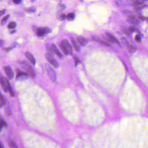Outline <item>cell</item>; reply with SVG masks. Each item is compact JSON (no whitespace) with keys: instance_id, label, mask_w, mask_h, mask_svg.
<instances>
[{"instance_id":"30","label":"cell","mask_w":148,"mask_h":148,"mask_svg":"<svg viewBox=\"0 0 148 148\" xmlns=\"http://www.w3.org/2000/svg\"><path fill=\"white\" fill-rule=\"evenodd\" d=\"M59 46H60V48L62 50V51H63V52L64 53V54L65 55H69L68 54V52L66 51V49H65V47H64V46H63V45L62 44V43H60V44L59 45Z\"/></svg>"},{"instance_id":"25","label":"cell","mask_w":148,"mask_h":148,"mask_svg":"<svg viewBox=\"0 0 148 148\" xmlns=\"http://www.w3.org/2000/svg\"><path fill=\"white\" fill-rule=\"evenodd\" d=\"M0 103L2 104V105H5L6 104V101L4 97L3 96L2 94L0 92Z\"/></svg>"},{"instance_id":"27","label":"cell","mask_w":148,"mask_h":148,"mask_svg":"<svg viewBox=\"0 0 148 148\" xmlns=\"http://www.w3.org/2000/svg\"><path fill=\"white\" fill-rule=\"evenodd\" d=\"M123 14H124L127 16L128 17L130 16V15H133V13L132 11H130V10H124L123 11Z\"/></svg>"},{"instance_id":"33","label":"cell","mask_w":148,"mask_h":148,"mask_svg":"<svg viewBox=\"0 0 148 148\" xmlns=\"http://www.w3.org/2000/svg\"><path fill=\"white\" fill-rule=\"evenodd\" d=\"M122 42H123V43H124V44L127 45V46H128L129 45L128 41L125 38H124V37H123V38H122Z\"/></svg>"},{"instance_id":"44","label":"cell","mask_w":148,"mask_h":148,"mask_svg":"<svg viewBox=\"0 0 148 148\" xmlns=\"http://www.w3.org/2000/svg\"><path fill=\"white\" fill-rule=\"evenodd\" d=\"M30 1H31V2H34L35 1V0H30Z\"/></svg>"},{"instance_id":"31","label":"cell","mask_w":148,"mask_h":148,"mask_svg":"<svg viewBox=\"0 0 148 148\" xmlns=\"http://www.w3.org/2000/svg\"><path fill=\"white\" fill-rule=\"evenodd\" d=\"M135 40L137 42H140L142 40L140 35L139 34L136 35L135 37Z\"/></svg>"},{"instance_id":"8","label":"cell","mask_w":148,"mask_h":148,"mask_svg":"<svg viewBox=\"0 0 148 148\" xmlns=\"http://www.w3.org/2000/svg\"><path fill=\"white\" fill-rule=\"evenodd\" d=\"M106 35L107 37L106 38V39L108 40L109 41L120 45V42L113 35L111 34V33L109 32H106Z\"/></svg>"},{"instance_id":"40","label":"cell","mask_w":148,"mask_h":148,"mask_svg":"<svg viewBox=\"0 0 148 148\" xmlns=\"http://www.w3.org/2000/svg\"><path fill=\"white\" fill-rule=\"evenodd\" d=\"M16 32V31L15 30H12L11 32H10V33L11 34H14V33Z\"/></svg>"},{"instance_id":"39","label":"cell","mask_w":148,"mask_h":148,"mask_svg":"<svg viewBox=\"0 0 148 148\" xmlns=\"http://www.w3.org/2000/svg\"><path fill=\"white\" fill-rule=\"evenodd\" d=\"M13 49L12 47H9V48H5V50L6 52H9L10 50V49Z\"/></svg>"},{"instance_id":"36","label":"cell","mask_w":148,"mask_h":148,"mask_svg":"<svg viewBox=\"0 0 148 148\" xmlns=\"http://www.w3.org/2000/svg\"><path fill=\"white\" fill-rule=\"evenodd\" d=\"M6 12V10H0V17L2 16L3 15H4Z\"/></svg>"},{"instance_id":"20","label":"cell","mask_w":148,"mask_h":148,"mask_svg":"<svg viewBox=\"0 0 148 148\" xmlns=\"http://www.w3.org/2000/svg\"><path fill=\"white\" fill-rule=\"evenodd\" d=\"M45 47H46V50H47V52H48V53H49V54L51 55L52 56L53 52V51L52 50L51 46H50V45L49 44H46V46Z\"/></svg>"},{"instance_id":"9","label":"cell","mask_w":148,"mask_h":148,"mask_svg":"<svg viewBox=\"0 0 148 148\" xmlns=\"http://www.w3.org/2000/svg\"><path fill=\"white\" fill-rule=\"evenodd\" d=\"M28 76L29 75L27 74V73L19 71L17 75V79L18 80H24L27 79Z\"/></svg>"},{"instance_id":"34","label":"cell","mask_w":148,"mask_h":148,"mask_svg":"<svg viewBox=\"0 0 148 148\" xmlns=\"http://www.w3.org/2000/svg\"><path fill=\"white\" fill-rule=\"evenodd\" d=\"M138 18L140 20H148V17H144L142 15H139L138 16Z\"/></svg>"},{"instance_id":"3","label":"cell","mask_w":148,"mask_h":148,"mask_svg":"<svg viewBox=\"0 0 148 148\" xmlns=\"http://www.w3.org/2000/svg\"><path fill=\"white\" fill-rule=\"evenodd\" d=\"M22 64L24 65V66L27 71V73L29 75V76L31 77L32 78H35L36 76V73L34 70L26 62H23Z\"/></svg>"},{"instance_id":"1","label":"cell","mask_w":148,"mask_h":148,"mask_svg":"<svg viewBox=\"0 0 148 148\" xmlns=\"http://www.w3.org/2000/svg\"><path fill=\"white\" fill-rule=\"evenodd\" d=\"M45 68L47 71V74L49 78L51 79L52 81L55 82L56 80V75L54 70L49 65L46 64Z\"/></svg>"},{"instance_id":"19","label":"cell","mask_w":148,"mask_h":148,"mask_svg":"<svg viewBox=\"0 0 148 148\" xmlns=\"http://www.w3.org/2000/svg\"><path fill=\"white\" fill-rule=\"evenodd\" d=\"M128 48L129 52L131 53H134L136 52L137 50L136 48L132 45H129L128 46Z\"/></svg>"},{"instance_id":"10","label":"cell","mask_w":148,"mask_h":148,"mask_svg":"<svg viewBox=\"0 0 148 148\" xmlns=\"http://www.w3.org/2000/svg\"><path fill=\"white\" fill-rule=\"evenodd\" d=\"M51 47H52V50L53 52H54L57 55L59 58L60 59L63 58L62 55L61 53V52L59 51V50L58 49V48L55 45L53 44H52Z\"/></svg>"},{"instance_id":"4","label":"cell","mask_w":148,"mask_h":148,"mask_svg":"<svg viewBox=\"0 0 148 148\" xmlns=\"http://www.w3.org/2000/svg\"><path fill=\"white\" fill-rule=\"evenodd\" d=\"M45 57L47 59L48 61L49 62V63L52 65H53L56 68H57L59 67V65L58 62L53 57L52 55L49 54L48 53H46L45 54Z\"/></svg>"},{"instance_id":"41","label":"cell","mask_w":148,"mask_h":148,"mask_svg":"<svg viewBox=\"0 0 148 148\" xmlns=\"http://www.w3.org/2000/svg\"><path fill=\"white\" fill-rule=\"evenodd\" d=\"M0 148H4V147L3 146L2 144L0 142Z\"/></svg>"},{"instance_id":"17","label":"cell","mask_w":148,"mask_h":148,"mask_svg":"<svg viewBox=\"0 0 148 148\" xmlns=\"http://www.w3.org/2000/svg\"><path fill=\"white\" fill-rule=\"evenodd\" d=\"M146 7V5H143V4H137L136 5H134V9L137 11H139L140 10L143 9V8Z\"/></svg>"},{"instance_id":"13","label":"cell","mask_w":148,"mask_h":148,"mask_svg":"<svg viewBox=\"0 0 148 148\" xmlns=\"http://www.w3.org/2000/svg\"><path fill=\"white\" fill-rule=\"evenodd\" d=\"M0 84L4 91L5 92H7L8 91V88L5 82V79L1 76H0Z\"/></svg>"},{"instance_id":"14","label":"cell","mask_w":148,"mask_h":148,"mask_svg":"<svg viewBox=\"0 0 148 148\" xmlns=\"http://www.w3.org/2000/svg\"><path fill=\"white\" fill-rule=\"evenodd\" d=\"M77 41L82 46H86L88 43L87 40L84 37H78Z\"/></svg>"},{"instance_id":"32","label":"cell","mask_w":148,"mask_h":148,"mask_svg":"<svg viewBox=\"0 0 148 148\" xmlns=\"http://www.w3.org/2000/svg\"><path fill=\"white\" fill-rule=\"evenodd\" d=\"M74 59L75 60V66H77L80 63V60L78 58V57H77L76 56H74Z\"/></svg>"},{"instance_id":"38","label":"cell","mask_w":148,"mask_h":148,"mask_svg":"<svg viewBox=\"0 0 148 148\" xmlns=\"http://www.w3.org/2000/svg\"><path fill=\"white\" fill-rule=\"evenodd\" d=\"M4 45V42L2 40H0V47H2Z\"/></svg>"},{"instance_id":"43","label":"cell","mask_w":148,"mask_h":148,"mask_svg":"<svg viewBox=\"0 0 148 148\" xmlns=\"http://www.w3.org/2000/svg\"><path fill=\"white\" fill-rule=\"evenodd\" d=\"M2 106V104H1V103H0V107H1Z\"/></svg>"},{"instance_id":"21","label":"cell","mask_w":148,"mask_h":148,"mask_svg":"<svg viewBox=\"0 0 148 148\" xmlns=\"http://www.w3.org/2000/svg\"><path fill=\"white\" fill-rule=\"evenodd\" d=\"M66 8L65 5L63 4H59L57 6V10L59 11H62V10H64Z\"/></svg>"},{"instance_id":"11","label":"cell","mask_w":148,"mask_h":148,"mask_svg":"<svg viewBox=\"0 0 148 148\" xmlns=\"http://www.w3.org/2000/svg\"><path fill=\"white\" fill-rule=\"evenodd\" d=\"M5 82H6V83L7 88H8V91L9 92V93H10V96L12 97H14L15 94H14V91L13 90L12 87H11V85L10 84V82L8 81V79H5Z\"/></svg>"},{"instance_id":"6","label":"cell","mask_w":148,"mask_h":148,"mask_svg":"<svg viewBox=\"0 0 148 148\" xmlns=\"http://www.w3.org/2000/svg\"><path fill=\"white\" fill-rule=\"evenodd\" d=\"M4 70H5V74H6L8 79H12L14 76V74L11 68L8 66H5L4 67Z\"/></svg>"},{"instance_id":"35","label":"cell","mask_w":148,"mask_h":148,"mask_svg":"<svg viewBox=\"0 0 148 148\" xmlns=\"http://www.w3.org/2000/svg\"><path fill=\"white\" fill-rule=\"evenodd\" d=\"M60 19L61 20H65L66 19V16L65 14H62L60 16Z\"/></svg>"},{"instance_id":"12","label":"cell","mask_w":148,"mask_h":148,"mask_svg":"<svg viewBox=\"0 0 148 148\" xmlns=\"http://www.w3.org/2000/svg\"><path fill=\"white\" fill-rule=\"evenodd\" d=\"M26 56L27 57V59H28L31 63L33 65H35L36 64V60L35 59L34 57L32 56V55L29 52H27L25 53Z\"/></svg>"},{"instance_id":"23","label":"cell","mask_w":148,"mask_h":148,"mask_svg":"<svg viewBox=\"0 0 148 148\" xmlns=\"http://www.w3.org/2000/svg\"><path fill=\"white\" fill-rule=\"evenodd\" d=\"M9 17H10V15H8L6 16L5 17L3 18L2 20H1V25L2 26L4 25L6 23V22H7V20H8V19H9Z\"/></svg>"},{"instance_id":"16","label":"cell","mask_w":148,"mask_h":148,"mask_svg":"<svg viewBox=\"0 0 148 148\" xmlns=\"http://www.w3.org/2000/svg\"><path fill=\"white\" fill-rule=\"evenodd\" d=\"M71 41H72V44L74 46L75 49L77 51H78V52L80 51V47L79 46V44H78V43L73 38H72L71 39Z\"/></svg>"},{"instance_id":"42","label":"cell","mask_w":148,"mask_h":148,"mask_svg":"<svg viewBox=\"0 0 148 148\" xmlns=\"http://www.w3.org/2000/svg\"><path fill=\"white\" fill-rule=\"evenodd\" d=\"M2 127L0 126V132L1 131V129H2Z\"/></svg>"},{"instance_id":"18","label":"cell","mask_w":148,"mask_h":148,"mask_svg":"<svg viewBox=\"0 0 148 148\" xmlns=\"http://www.w3.org/2000/svg\"><path fill=\"white\" fill-rule=\"evenodd\" d=\"M75 17V14L73 13H69L66 16V19L69 21H73L74 20Z\"/></svg>"},{"instance_id":"37","label":"cell","mask_w":148,"mask_h":148,"mask_svg":"<svg viewBox=\"0 0 148 148\" xmlns=\"http://www.w3.org/2000/svg\"><path fill=\"white\" fill-rule=\"evenodd\" d=\"M13 1L16 4H19L21 2V0H13Z\"/></svg>"},{"instance_id":"7","label":"cell","mask_w":148,"mask_h":148,"mask_svg":"<svg viewBox=\"0 0 148 148\" xmlns=\"http://www.w3.org/2000/svg\"><path fill=\"white\" fill-rule=\"evenodd\" d=\"M128 17L127 21L128 22L135 26H137L139 24V20L136 18V17L134 14L130 15Z\"/></svg>"},{"instance_id":"22","label":"cell","mask_w":148,"mask_h":148,"mask_svg":"<svg viewBox=\"0 0 148 148\" xmlns=\"http://www.w3.org/2000/svg\"><path fill=\"white\" fill-rule=\"evenodd\" d=\"M25 10L28 13H33L36 11V8L34 7H32L28 8L27 9H26Z\"/></svg>"},{"instance_id":"29","label":"cell","mask_w":148,"mask_h":148,"mask_svg":"<svg viewBox=\"0 0 148 148\" xmlns=\"http://www.w3.org/2000/svg\"><path fill=\"white\" fill-rule=\"evenodd\" d=\"M0 125L2 127L4 126H7V124L5 121L4 120H3L0 117Z\"/></svg>"},{"instance_id":"2","label":"cell","mask_w":148,"mask_h":148,"mask_svg":"<svg viewBox=\"0 0 148 148\" xmlns=\"http://www.w3.org/2000/svg\"><path fill=\"white\" fill-rule=\"evenodd\" d=\"M38 37H42L51 32V29L49 27H40L37 28L35 31Z\"/></svg>"},{"instance_id":"26","label":"cell","mask_w":148,"mask_h":148,"mask_svg":"<svg viewBox=\"0 0 148 148\" xmlns=\"http://www.w3.org/2000/svg\"><path fill=\"white\" fill-rule=\"evenodd\" d=\"M9 146L11 148H18L17 144L13 141H11L9 142Z\"/></svg>"},{"instance_id":"15","label":"cell","mask_w":148,"mask_h":148,"mask_svg":"<svg viewBox=\"0 0 148 148\" xmlns=\"http://www.w3.org/2000/svg\"><path fill=\"white\" fill-rule=\"evenodd\" d=\"M93 39L94 40L96 41V42H98L99 43L101 44L102 45H104V46H110L111 45L110 44V43L107 42L106 41H104V40H100L99 38H98V37H96L95 36H94L93 37Z\"/></svg>"},{"instance_id":"5","label":"cell","mask_w":148,"mask_h":148,"mask_svg":"<svg viewBox=\"0 0 148 148\" xmlns=\"http://www.w3.org/2000/svg\"><path fill=\"white\" fill-rule=\"evenodd\" d=\"M61 43L63 45L68 54H72V49L69 41L67 40H63L61 42Z\"/></svg>"},{"instance_id":"24","label":"cell","mask_w":148,"mask_h":148,"mask_svg":"<svg viewBox=\"0 0 148 148\" xmlns=\"http://www.w3.org/2000/svg\"><path fill=\"white\" fill-rule=\"evenodd\" d=\"M16 23L14 22H11L8 25V27L9 29H14L16 27Z\"/></svg>"},{"instance_id":"28","label":"cell","mask_w":148,"mask_h":148,"mask_svg":"<svg viewBox=\"0 0 148 148\" xmlns=\"http://www.w3.org/2000/svg\"><path fill=\"white\" fill-rule=\"evenodd\" d=\"M128 29L129 31H130V33L133 32H139V30H138L136 28L134 27L133 26L130 27Z\"/></svg>"}]
</instances>
